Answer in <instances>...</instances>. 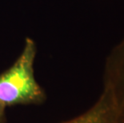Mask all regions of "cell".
Here are the masks:
<instances>
[{
	"instance_id": "6da1fadb",
	"label": "cell",
	"mask_w": 124,
	"mask_h": 123,
	"mask_svg": "<svg viewBox=\"0 0 124 123\" xmlns=\"http://www.w3.org/2000/svg\"><path fill=\"white\" fill-rule=\"evenodd\" d=\"M36 43L27 38L22 53L10 68L0 74V106L42 103L46 95L35 77Z\"/></svg>"
},
{
	"instance_id": "7a4b0ae2",
	"label": "cell",
	"mask_w": 124,
	"mask_h": 123,
	"mask_svg": "<svg viewBox=\"0 0 124 123\" xmlns=\"http://www.w3.org/2000/svg\"><path fill=\"white\" fill-rule=\"evenodd\" d=\"M110 113V123H124V38L107 56L103 90Z\"/></svg>"
},
{
	"instance_id": "3957f363",
	"label": "cell",
	"mask_w": 124,
	"mask_h": 123,
	"mask_svg": "<svg viewBox=\"0 0 124 123\" xmlns=\"http://www.w3.org/2000/svg\"><path fill=\"white\" fill-rule=\"evenodd\" d=\"M62 123H110V113L107 100L101 94L98 101L86 112Z\"/></svg>"
},
{
	"instance_id": "277c9868",
	"label": "cell",
	"mask_w": 124,
	"mask_h": 123,
	"mask_svg": "<svg viewBox=\"0 0 124 123\" xmlns=\"http://www.w3.org/2000/svg\"><path fill=\"white\" fill-rule=\"evenodd\" d=\"M5 109L0 106V123H4L5 121Z\"/></svg>"
}]
</instances>
